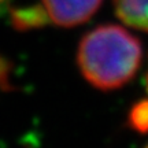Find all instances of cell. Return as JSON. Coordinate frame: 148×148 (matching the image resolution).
<instances>
[{"instance_id":"cell-1","label":"cell","mask_w":148,"mask_h":148,"mask_svg":"<svg viewBox=\"0 0 148 148\" xmlns=\"http://www.w3.org/2000/svg\"><path fill=\"white\" fill-rule=\"evenodd\" d=\"M143 58L137 37L118 25H100L79 41L77 63L85 79L101 90L126 85L140 69Z\"/></svg>"},{"instance_id":"cell-2","label":"cell","mask_w":148,"mask_h":148,"mask_svg":"<svg viewBox=\"0 0 148 148\" xmlns=\"http://www.w3.org/2000/svg\"><path fill=\"white\" fill-rule=\"evenodd\" d=\"M103 0H40L48 22L60 27H73L89 21Z\"/></svg>"},{"instance_id":"cell-3","label":"cell","mask_w":148,"mask_h":148,"mask_svg":"<svg viewBox=\"0 0 148 148\" xmlns=\"http://www.w3.org/2000/svg\"><path fill=\"white\" fill-rule=\"evenodd\" d=\"M114 8L127 26L148 32V0H114Z\"/></svg>"},{"instance_id":"cell-4","label":"cell","mask_w":148,"mask_h":148,"mask_svg":"<svg viewBox=\"0 0 148 148\" xmlns=\"http://www.w3.org/2000/svg\"><path fill=\"white\" fill-rule=\"evenodd\" d=\"M129 123L138 132H148V100L136 103L129 112Z\"/></svg>"},{"instance_id":"cell-5","label":"cell","mask_w":148,"mask_h":148,"mask_svg":"<svg viewBox=\"0 0 148 148\" xmlns=\"http://www.w3.org/2000/svg\"><path fill=\"white\" fill-rule=\"evenodd\" d=\"M147 90H148V71H147Z\"/></svg>"},{"instance_id":"cell-6","label":"cell","mask_w":148,"mask_h":148,"mask_svg":"<svg viewBox=\"0 0 148 148\" xmlns=\"http://www.w3.org/2000/svg\"><path fill=\"white\" fill-rule=\"evenodd\" d=\"M4 1H7V0H0V4H1V3H4Z\"/></svg>"},{"instance_id":"cell-7","label":"cell","mask_w":148,"mask_h":148,"mask_svg":"<svg viewBox=\"0 0 148 148\" xmlns=\"http://www.w3.org/2000/svg\"><path fill=\"white\" fill-rule=\"evenodd\" d=\"M145 148H148V144H147V147H145Z\"/></svg>"}]
</instances>
